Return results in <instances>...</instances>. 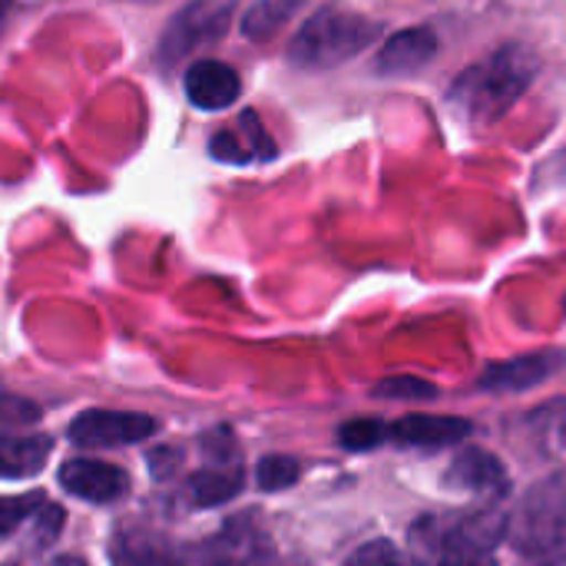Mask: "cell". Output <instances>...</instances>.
Instances as JSON below:
<instances>
[{"label":"cell","instance_id":"obj_6","mask_svg":"<svg viewBox=\"0 0 566 566\" xmlns=\"http://www.w3.org/2000/svg\"><path fill=\"white\" fill-rule=\"evenodd\" d=\"M269 560H272V544L265 531L249 517L226 524L202 547V566H269Z\"/></svg>","mask_w":566,"mask_h":566},{"label":"cell","instance_id":"obj_23","mask_svg":"<svg viewBox=\"0 0 566 566\" xmlns=\"http://www.w3.org/2000/svg\"><path fill=\"white\" fill-rule=\"evenodd\" d=\"M345 566H408L405 564V557H401V551L395 547V544H388V541H371V544H365V547H358Z\"/></svg>","mask_w":566,"mask_h":566},{"label":"cell","instance_id":"obj_13","mask_svg":"<svg viewBox=\"0 0 566 566\" xmlns=\"http://www.w3.org/2000/svg\"><path fill=\"white\" fill-rule=\"evenodd\" d=\"M109 560L113 566H179V557L169 547V541L143 527L119 531L113 537Z\"/></svg>","mask_w":566,"mask_h":566},{"label":"cell","instance_id":"obj_21","mask_svg":"<svg viewBox=\"0 0 566 566\" xmlns=\"http://www.w3.org/2000/svg\"><path fill=\"white\" fill-rule=\"evenodd\" d=\"M292 7H295V3H289V0H262V3L252 7V13L245 17V33H249V36H265V33H272V30L292 13Z\"/></svg>","mask_w":566,"mask_h":566},{"label":"cell","instance_id":"obj_10","mask_svg":"<svg viewBox=\"0 0 566 566\" xmlns=\"http://www.w3.org/2000/svg\"><path fill=\"white\" fill-rule=\"evenodd\" d=\"M434 53H438V36L428 27H411L385 40V46L378 50L375 70L385 76H408V73L424 70L434 60Z\"/></svg>","mask_w":566,"mask_h":566},{"label":"cell","instance_id":"obj_15","mask_svg":"<svg viewBox=\"0 0 566 566\" xmlns=\"http://www.w3.org/2000/svg\"><path fill=\"white\" fill-rule=\"evenodd\" d=\"M557 361L554 355H527V358H514L504 365H491L481 378V388L488 391H524L541 385L547 375H554Z\"/></svg>","mask_w":566,"mask_h":566},{"label":"cell","instance_id":"obj_16","mask_svg":"<svg viewBox=\"0 0 566 566\" xmlns=\"http://www.w3.org/2000/svg\"><path fill=\"white\" fill-rule=\"evenodd\" d=\"M53 441L43 434H0V478H27L43 471Z\"/></svg>","mask_w":566,"mask_h":566},{"label":"cell","instance_id":"obj_5","mask_svg":"<svg viewBox=\"0 0 566 566\" xmlns=\"http://www.w3.org/2000/svg\"><path fill=\"white\" fill-rule=\"evenodd\" d=\"M156 431L149 415L136 411H83L70 424V441L80 448H123L146 441Z\"/></svg>","mask_w":566,"mask_h":566},{"label":"cell","instance_id":"obj_19","mask_svg":"<svg viewBox=\"0 0 566 566\" xmlns=\"http://www.w3.org/2000/svg\"><path fill=\"white\" fill-rule=\"evenodd\" d=\"M375 398H388V401H431V398H438V388L431 381L401 375V378H385L375 388Z\"/></svg>","mask_w":566,"mask_h":566},{"label":"cell","instance_id":"obj_14","mask_svg":"<svg viewBox=\"0 0 566 566\" xmlns=\"http://www.w3.org/2000/svg\"><path fill=\"white\" fill-rule=\"evenodd\" d=\"M242 464L239 461H212L209 468L189 478V501L196 507H219L229 504L242 491Z\"/></svg>","mask_w":566,"mask_h":566},{"label":"cell","instance_id":"obj_24","mask_svg":"<svg viewBox=\"0 0 566 566\" xmlns=\"http://www.w3.org/2000/svg\"><path fill=\"white\" fill-rule=\"evenodd\" d=\"M212 156L222 159V163H249L252 159V149L235 136V133H219L212 143H209Z\"/></svg>","mask_w":566,"mask_h":566},{"label":"cell","instance_id":"obj_4","mask_svg":"<svg viewBox=\"0 0 566 566\" xmlns=\"http://www.w3.org/2000/svg\"><path fill=\"white\" fill-rule=\"evenodd\" d=\"M517 551L544 566L566 564V478L541 481L521 504L514 524Z\"/></svg>","mask_w":566,"mask_h":566},{"label":"cell","instance_id":"obj_1","mask_svg":"<svg viewBox=\"0 0 566 566\" xmlns=\"http://www.w3.org/2000/svg\"><path fill=\"white\" fill-rule=\"evenodd\" d=\"M411 537L428 566H494L504 521L491 511L434 514L424 517Z\"/></svg>","mask_w":566,"mask_h":566},{"label":"cell","instance_id":"obj_25","mask_svg":"<svg viewBox=\"0 0 566 566\" xmlns=\"http://www.w3.org/2000/svg\"><path fill=\"white\" fill-rule=\"evenodd\" d=\"M242 126L249 129L245 136H249V149H252V156H259V159H272V156H275V143H272V139H269V133L259 126L255 113H242Z\"/></svg>","mask_w":566,"mask_h":566},{"label":"cell","instance_id":"obj_17","mask_svg":"<svg viewBox=\"0 0 566 566\" xmlns=\"http://www.w3.org/2000/svg\"><path fill=\"white\" fill-rule=\"evenodd\" d=\"M298 474H302V468H298V461L295 458H285V454H269V458H262V464H259V488L262 491H269V494H275V491H285V488H292L295 481H298Z\"/></svg>","mask_w":566,"mask_h":566},{"label":"cell","instance_id":"obj_26","mask_svg":"<svg viewBox=\"0 0 566 566\" xmlns=\"http://www.w3.org/2000/svg\"><path fill=\"white\" fill-rule=\"evenodd\" d=\"M53 566H86V564H83V560H76V557H60Z\"/></svg>","mask_w":566,"mask_h":566},{"label":"cell","instance_id":"obj_20","mask_svg":"<svg viewBox=\"0 0 566 566\" xmlns=\"http://www.w3.org/2000/svg\"><path fill=\"white\" fill-rule=\"evenodd\" d=\"M43 494H17V497H0V534H13L23 521L36 517L43 507Z\"/></svg>","mask_w":566,"mask_h":566},{"label":"cell","instance_id":"obj_3","mask_svg":"<svg viewBox=\"0 0 566 566\" xmlns=\"http://www.w3.org/2000/svg\"><path fill=\"white\" fill-rule=\"evenodd\" d=\"M534 73H537V63H534V56L527 50L504 46L491 60L478 63L474 70H468L458 80L454 99L464 106V113L471 119L491 123L527 90Z\"/></svg>","mask_w":566,"mask_h":566},{"label":"cell","instance_id":"obj_9","mask_svg":"<svg viewBox=\"0 0 566 566\" xmlns=\"http://www.w3.org/2000/svg\"><path fill=\"white\" fill-rule=\"evenodd\" d=\"M239 93H242V80L222 60H196L186 70V96L192 106H199L206 113H219V109L232 106L239 99Z\"/></svg>","mask_w":566,"mask_h":566},{"label":"cell","instance_id":"obj_12","mask_svg":"<svg viewBox=\"0 0 566 566\" xmlns=\"http://www.w3.org/2000/svg\"><path fill=\"white\" fill-rule=\"evenodd\" d=\"M444 481L451 488H461V491H471V494H497L501 497L507 491L504 464L494 454L481 451V448H468V451L454 454Z\"/></svg>","mask_w":566,"mask_h":566},{"label":"cell","instance_id":"obj_28","mask_svg":"<svg viewBox=\"0 0 566 566\" xmlns=\"http://www.w3.org/2000/svg\"><path fill=\"white\" fill-rule=\"evenodd\" d=\"M10 7V0H0V20H3V10Z\"/></svg>","mask_w":566,"mask_h":566},{"label":"cell","instance_id":"obj_2","mask_svg":"<svg viewBox=\"0 0 566 566\" xmlns=\"http://www.w3.org/2000/svg\"><path fill=\"white\" fill-rule=\"evenodd\" d=\"M378 30L381 27L361 13L328 7V10H318L315 17H308L302 23V30L289 43V60L295 66H305V70L342 66L345 60L358 56L365 46H371Z\"/></svg>","mask_w":566,"mask_h":566},{"label":"cell","instance_id":"obj_22","mask_svg":"<svg viewBox=\"0 0 566 566\" xmlns=\"http://www.w3.org/2000/svg\"><path fill=\"white\" fill-rule=\"evenodd\" d=\"M36 418H40V408L33 401L17 398V395H0V434L36 424Z\"/></svg>","mask_w":566,"mask_h":566},{"label":"cell","instance_id":"obj_7","mask_svg":"<svg viewBox=\"0 0 566 566\" xmlns=\"http://www.w3.org/2000/svg\"><path fill=\"white\" fill-rule=\"evenodd\" d=\"M226 23H229V7L226 3H219V0H196L192 7H186L169 23L166 36L159 43L163 60H176L186 50H192L196 43H206V40L222 36Z\"/></svg>","mask_w":566,"mask_h":566},{"label":"cell","instance_id":"obj_18","mask_svg":"<svg viewBox=\"0 0 566 566\" xmlns=\"http://www.w3.org/2000/svg\"><path fill=\"white\" fill-rule=\"evenodd\" d=\"M338 441H342L348 451H371V448H378V444L388 441V424L371 421V418H358V421L342 424Z\"/></svg>","mask_w":566,"mask_h":566},{"label":"cell","instance_id":"obj_8","mask_svg":"<svg viewBox=\"0 0 566 566\" xmlns=\"http://www.w3.org/2000/svg\"><path fill=\"white\" fill-rule=\"evenodd\" d=\"M60 484L80 501L90 504H113L129 491V474L116 464L93 461V458H73L60 468Z\"/></svg>","mask_w":566,"mask_h":566},{"label":"cell","instance_id":"obj_27","mask_svg":"<svg viewBox=\"0 0 566 566\" xmlns=\"http://www.w3.org/2000/svg\"><path fill=\"white\" fill-rule=\"evenodd\" d=\"M557 169H560V176L566 179V153H560V156H557Z\"/></svg>","mask_w":566,"mask_h":566},{"label":"cell","instance_id":"obj_11","mask_svg":"<svg viewBox=\"0 0 566 566\" xmlns=\"http://www.w3.org/2000/svg\"><path fill=\"white\" fill-rule=\"evenodd\" d=\"M471 434V421L464 418H438V415H408L388 424V441L405 448H448Z\"/></svg>","mask_w":566,"mask_h":566}]
</instances>
